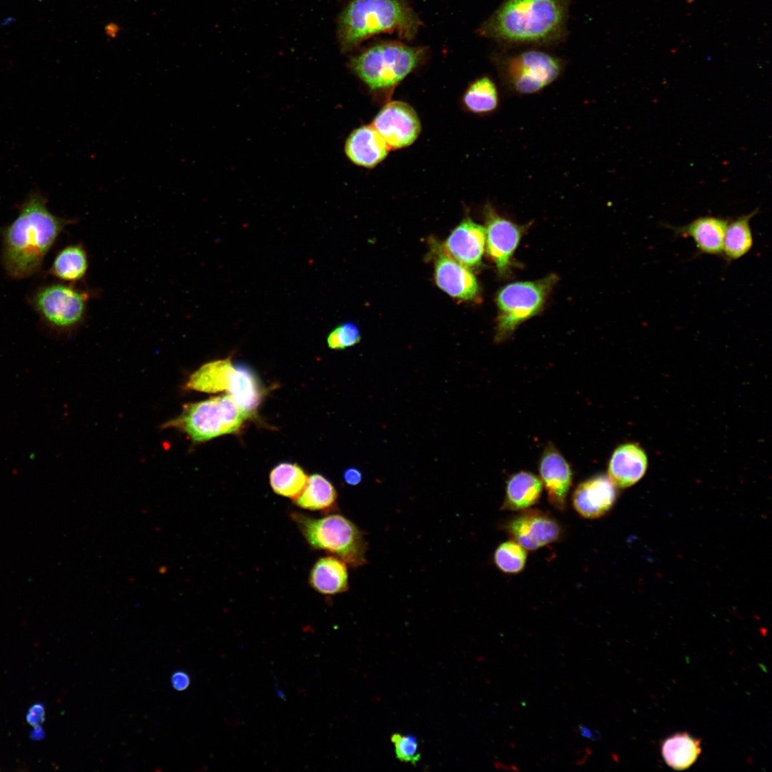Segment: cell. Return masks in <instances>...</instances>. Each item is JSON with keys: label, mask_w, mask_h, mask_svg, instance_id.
<instances>
[{"label": "cell", "mask_w": 772, "mask_h": 772, "mask_svg": "<svg viewBox=\"0 0 772 772\" xmlns=\"http://www.w3.org/2000/svg\"><path fill=\"white\" fill-rule=\"evenodd\" d=\"M46 203L44 195L33 191L21 204L16 218L0 231L2 264L12 278L37 273L59 235L74 222L52 214Z\"/></svg>", "instance_id": "obj_1"}, {"label": "cell", "mask_w": 772, "mask_h": 772, "mask_svg": "<svg viewBox=\"0 0 772 772\" xmlns=\"http://www.w3.org/2000/svg\"><path fill=\"white\" fill-rule=\"evenodd\" d=\"M570 0H505L479 34L507 44H550L566 34Z\"/></svg>", "instance_id": "obj_2"}, {"label": "cell", "mask_w": 772, "mask_h": 772, "mask_svg": "<svg viewBox=\"0 0 772 772\" xmlns=\"http://www.w3.org/2000/svg\"><path fill=\"white\" fill-rule=\"evenodd\" d=\"M421 25L405 0H352L339 18L338 40L346 52L381 33H395L410 40Z\"/></svg>", "instance_id": "obj_3"}, {"label": "cell", "mask_w": 772, "mask_h": 772, "mask_svg": "<svg viewBox=\"0 0 772 772\" xmlns=\"http://www.w3.org/2000/svg\"><path fill=\"white\" fill-rule=\"evenodd\" d=\"M427 54L422 46L385 41L353 56L349 66L371 91H390L423 63Z\"/></svg>", "instance_id": "obj_4"}, {"label": "cell", "mask_w": 772, "mask_h": 772, "mask_svg": "<svg viewBox=\"0 0 772 772\" xmlns=\"http://www.w3.org/2000/svg\"><path fill=\"white\" fill-rule=\"evenodd\" d=\"M290 516L312 548L331 553L352 567L366 563L367 543L357 526L345 516L314 518L299 512Z\"/></svg>", "instance_id": "obj_5"}, {"label": "cell", "mask_w": 772, "mask_h": 772, "mask_svg": "<svg viewBox=\"0 0 772 772\" xmlns=\"http://www.w3.org/2000/svg\"><path fill=\"white\" fill-rule=\"evenodd\" d=\"M249 417L229 395L184 405L182 413L164 425L184 432L195 442L237 432Z\"/></svg>", "instance_id": "obj_6"}, {"label": "cell", "mask_w": 772, "mask_h": 772, "mask_svg": "<svg viewBox=\"0 0 772 772\" xmlns=\"http://www.w3.org/2000/svg\"><path fill=\"white\" fill-rule=\"evenodd\" d=\"M496 64L504 88L514 95L541 91L555 81L564 69L561 59L539 50L501 56Z\"/></svg>", "instance_id": "obj_7"}, {"label": "cell", "mask_w": 772, "mask_h": 772, "mask_svg": "<svg viewBox=\"0 0 772 772\" xmlns=\"http://www.w3.org/2000/svg\"><path fill=\"white\" fill-rule=\"evenodd\" d=\"M556 281V276L552 274L503 287L497 295L499 315L496 340L508 337L520 323L539 312Z\"/></svg>", "instance_id": "obj_8"}, {"label": "cell", "mask_w": 772, "mask_h": 772, "mask_svg": "<svg viewBox=\"0 0 772 772\" xmlns=\"http://www.w3.org/2000/svg\"><path fill=\"white\" fill-rule=\"evenodd\" d=\"M90 295L74 284L54 283L40 287L30 302L41 320L57 332L74 330L84 320Z\"/></svg>", "instance_id": "obj_9"}, {"label": "cell", "mask_w": 772, "mask_h": 772, "mask_svg": "<svg viewBox=\"0 0 772 772\" xmlns=\"http://www.w3.org/2000/svg\"><path fill=\"white\" fill-rule=\"evenodd\" d=\"M372 126L390 149L411 145L421 131L420 122L415 109L400 101L386 104L374 118Z\"/></svg>", "instance_id": "obj_10"}, {"label": "cell", "mask_w": 772, "mask_h": 772, "mask_svg": "<svg viewBox=\"0 0 772 772\" xmlns=\"http://www.w3.org/2000/svg\"><path fill=\"white\" fill-rule=\"evenodd\" d=\"M512 538L526 550H534L557 541L561 534L558 521L538 510H524L503 527Z\"/></svg>", "instance_id": "obj_11"}, {"label": "cell", "mask_w": 772, "mask_h": 772, "mask_svg": "<svg viewBox=\"0 0 772 772\" xmlns=\"http://www.w3.org/2000/svg\"><path fill=\"white\" fill-rule=\"evenodd\" d=\"M486 219V251L500 274L509 267L511 257L521 236L522 228L514 222L500 216L490 205L485 209Z\"/></svg>", "instance_id": "obj_12"}, {"label": "cell", "mask_w": 772, "mask_h": 772, "mask_svg": "<svg viewBox=\"0 0 772 772\" xmlns=\"http://www.w3.org/2000/svg\"><path fill=\"white\" fill-rule=\"evenodd\" d=\"M539 472L549 503L558 510H565L573 472L568 461L553 445H549L544 450Z\"/></svg>", "instance_id": "obj_13"}, {"label": "cell", "mask_w": 772, "mask_h": 772, "mask_svg": "<svg viewBox=\"0 0 772 772\" xmlns=\"http://www.w3.org/2000/svg\"><path fill=\"white\" fill-rule=\"evenodd\" d=\"M617 498L615 485L605 475L581 482L573 494V505L583 518L595 519L607 514Z\"/></svg>", "instance_id": "obj_14"}, {"label": "cell", "mask_w": 772, "mask_h": 772, "mask_svg": "<svg viewBox=\"0 0 772 772\" xmlns=\"http://www.w3.org/2000/svg\"><path fill=\"white\" fill-rule=\"evenodd\" d=\"M435 263V277L437 286L449 295L464 300L475 299L479 292L476 278L467 267L438 247Z\"/></svg>", "instance_id": "obj_15"}, {"label": "cell", "mask_w": 772, "mask_h": 772, "mask_svg": "<svg viewBox=\"0 0 772 772\" xmlns=\"http://www.w3.org/2000/svg\"><path fill=\"white\" fill-rule=\"evenodd\" d=\"M728 219L713 216L698 217L683 226L667 225L675 235L691 238L701 254L722 256Z\"/></svg>", "instance_id": "obj_16"}, {"label": "cell", "mask_w": 772, "mask_h": 772, "mask_svg": "<svg viewBox=\"0 0 772 772\" xmlns=\"http://www.w3.org/2000/svg\"><path fill=\"white\" fill-rule=\"evenodd\" d=\"M485 245V227L467 219L452 232L443 248L455 260L469 267L480 264Z\"/></svg>", "instance_id": "obj_17"}, {"label": "cell", "mask_w": 772, "mask_h": 772, "mask_svg": "<svg viewBox=\"0 0 772 772\" xmlns=\"http://www.w3.org/2000/svg\"><path fill=\"white\" fill-rule=\"evenodd\" d=\"M648 458L643 449L636 443L618 446L613 452L608 468V477L617 487L632 486L645 475Z\"/></svg>", "instance_id": "obj_18"}, {"label": "cell", "mask_w": 772, "mask_h": 772, "mask_svg": "<svg viewBox=\"0 0 772 772\" xmlns=\"http://www.w3.org/2000/svg\"><path fill=\"white\" fill-rule=\"evenodd\" d=\"M390 147L377 130L365 125L353 130L345 144V152L355 164L372 168L385 159Z\"/></svg>", "instance_id": "obj_19"}, {"label": "cell", "mask_w": 772, "mask_h": 772, "mask_svg": "<svg viewBox=\"0 0 772 772\" xmlns=\"http://www.w3.org/2000/svg\"><path fill=\"white\" fill-rule=\"evenodd\" d=\"M309 583L322 595L347 591L349 588L347 564L333 555L319 558L310 570Z\"/></svg>", "instance_id": "obj_20"}, {"label": "cell", "mask_w": 772, "mask_h": 772, "mask_svg": "<svg viewBox=\"0 0 772 772\" xmlns=\"http://www.w3.org/2000/svg\"><path fill=\"white\" fill-rule=\"evenodd\" d=\"M542 490L540 478L530 472H516L507 481L503 509L511 511L528 509L538 503Z\"/></svg>", "instance_id": "obj_21"}, {"label": "cell", "mask_w": 772, "mask_h": 772, "mask_svg": "<svg viewBox=\"0 0 772 772\" xmlns=\"http://www.w3.org/2000/svg\"><path fill=\"white\" fill-rule=\"evenodd\" d=\"M234 370L229 358L209 362L190 375L185 387L207 393L227 392Z\"/></svg>", "instance_id": "obj_22"}, {"label": "cell", "mask_w": 772, "mask_h": 772, "mask_svg": "<svg viewBox=\"0 0 772 772\" xmlns=\"http://www.w3.org/2000/svg\"><path fill=\"white\" fill-rule=\"evenodd\" d=\"M227 392L249 417L255 412L263 395L262 387L254 373L241 365L234 366Z\"/></svg>", "instance_id": "obj_23"}, {"label": "cell", "mask_w": 772, "mask_h": 772, "mask_svg": "<svg viewBox=\"0 0 772 772\" xmlns=\"http://www.w3.org/2000/svg\"><path fill=\"white\" fill-rule=\"evenodd\" d=\"M660 751L665 763L676 771L691 767L701 753L700 739L686 732L677 733L665 739Z\"/></svg>", "instance_id": "obj_24"}, {"label": "cell", "mask_w": 772, "mask_h": 772, "mask_svg": "<svg viewBox=\"0 0 772 772\" xmlns=\"http://www.w3.org/2000/svg\"><path fill=\"white\" fill-rule=\"evenodd\" d=\"M758 212V209L729 220L725 233L722 257L728 263L738 260L747 254L753 246L751 219Z\"/></svg>", "instance_id": "obj_25"}, {"label": "cell", "mask_w": 772, "mask_h": 772, "mask_svg": "<svg viewBox=\"0 0 772 772\" xmlns=\"http://www.w3.org/2000/svg\"><path fill=\"white\" fill-rule=\"evenodd\" d=\"M337 500L334 485L323 475L315 473L308 477L305 490L293 503L300 508L330 513L336 510Z\"/></svg>", "instance_id": "obj_26"}, {"label": "cell", "mask_w": 772, "mask_h": 772, "mask_svg": "<svg viewBox=\"0 0 772 772\" xmlns=\"http://www.w3.org/2000/svg\"><path fill=\"white\" fill-rule=\"evenodd\" d=\"M89 267L87 252L81 244L68 245L55 256L49 269L55 278L74 284L86 275Z\"/></svg>", "instance_id": "obj_27"}, {"label": "cell", "mask_w": 772, "mask_h": 772, "mask_svg": "<svg viewBox=\"0 0 772 772\" xmlns=\"http://www.w3.org/2000/svg\"><path fill=\"white\" fill-rule=\"evenodd\" d=\"M463 104L470 112L476 114H490L499 106L500 96L494 81L488 76L472 81L463 95Z\"/></svg>", "instance_id": "obj_28"}, {"label": "cell", "mask_w": 772, "mask_h": 772, "mask_svg": "<svg viewBox=\"0 0 772 772\" xmlns=\"http://www.w3.org/2000/svg\"><path fill=\"white\" fill-rule=\"evenodd\" d=\"M308 477L297 464L282 462L270 472L269 483L274 493L295 500L305 490Z\"/></svg>", "instance_id": "obj_29"}, {"label": "cell", "mask_w": 772, "mask_h": 772, "mask_svg": "<svg viewBox=\"0 0 772 772\" xmlns=\"http://www.w3.org/2000/svg\"><path fill=\"white\" fill-rule=\"evenodd\" d=\"M527 560V551L513 540L502 543L494 553L496 566L506 573H518L523 570Z\"/></svg>", "instance_id": "obj_30"}, {"label": "cell", "mask_w": 772, "mask_h": 772, "mask_svg": "<svg viewBox=\"0 0 772 772\" xmlns=\"http://www.w3.org/2000/svg\"><path fill=\"white\" fill-rule=\"evenodd\" d=\"M358 327L353 323L346 322L335 327L327 337L328 347L333 350H343L352 347L360 340Z\"/></svg>", "instance_id": "obj_31"}, {"label": "cell", "mask_w": 772, "mask_h": 772, "mask_svg": "<svg viewBox=\"0 0 772 772\" xmlns=\"http://www.w3.org/2000/svg\"><path fill=\"white\" fill-rule=\"evenodd\" d=\"M391 741L395 747V756L400 761L415 766L420 761L419 744L415 737L394 733L391 736Z\"/></svg>", "instance_id": "obj_32"}, {"label": "cell", "mask_w": 772, "mask_h": 772, "mask_svg": "<svg viewBox=\"0 0 772 772\" xmlns=\"http://www.w3.org/2000/svg\"><path fill=\"white\" fill-rule=\"evenodd\" d=\"M46 720V709L43 703H35L30 706L26 714V722L32 727L41 726Z\"/></svg>", "instance_id": "obj_33"}, {"label": "cell", "mask_w": 772, "mask_h": 772, "mask_svg": "<svg viewBox=\"0 0 772 772\" xmlns=\"http://www.w3.org/2000/svg\"><path fill=\"white\" fill-rule=\"evenodd\" d=\"M189 676L184 671L178 670L174 672L171 677L172 686L178 691L186 690L190 685Z\"/></svg>", "instance_id": "obj_34"}, {"label": "cell", "mask_w": 772, "mask_h": 772, "mask_svg": "<svg viewBox=\"0 0 772 772\" xmlns=\"http://www.w3.org/2000/svg\"><path fill=\"white\" fill-rule=\"evenodd\" d=\"M343 477L348 485H357L362 480V473L357 468L350 467L344 472Z\"/></svg>", "instance_id": "obj_35"}, {"label": "cell", "mask_w": 772, "mask_h": 772, "mask_svg": "<svg viewBox=\"0 0 772 772\" xmlns=\"http://www.w3.org/2000/svg\"><path fill=\"white\" fill-rule=\"evenodd\" d=\"M578 731L580 736L583 738H589L594 741H599L601 738V734L598 731L590 728L584 724L579 726Z\"/></svg>", "instance_id": "obj_36"}, {"label": "cell", "mask_w": 772, "mask_h": 772, "mask_svg": "<svg viewBox=\"0 0 772 772\" xmlns=\"http://www.w3.org/2000/svg\"><path fill=\"white\" fill-rule=\"evenodd\" d=\"M120 31L119 26L114 22L107 24L104 27L106 35L109 38H115Z\"/></svg>", "instance_id": "obj_37"}, {"label": "cell", "mask_w": 772, "mask_h": 772, "mask_svg": "<svg viewBox=\"0 0 772 772\" xmlns=\"http://www.w3.org/2000/svg\"><path fill=\"white\" fill-rule=\"evenodd\" d=\"M46 733L41 726L33 727L29 737L34 741H40L45 738Z\"/></svg>", "instance_id": "obj_38"}, {"label": "cell", "mask_w": 772, "mask_h": 772, "mask_svg": "<svg viewBox=\"0 0 772 772\" xmlns=\"http://www.w3.org/2000/svg\"><path fill=\"white\" fill-rule=\"evenodd\" d=\"M16 19L13 16H7L1 19L0 21V29H3L9 26L11 24L14 23Z\"/></svg>", "instance_id": "obj_39"}]
</instances>
